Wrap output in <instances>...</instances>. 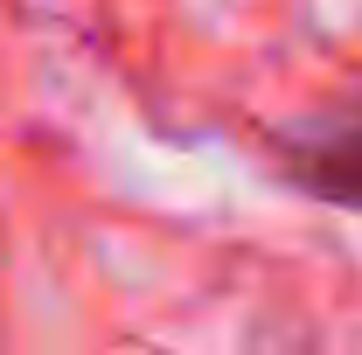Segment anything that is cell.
Masks as SVG:
<instances>
[{
  "instance_id": "1",
  "label": "cell",
  "mask_w": 362,
  "mask_h": 355,
  "mask_svg": "<svg viewBox=\"0 0 362 355\" xmlns=\"http://www.w3.org/2000/svg\"><path fill=\"white\" fill-rule=\"evenodd\" d=\"M286 175L300 181L314 202H334V209H362V91L327 112L320 126L293 133L286 146Z\"/></svg>"
}]
</instances>
